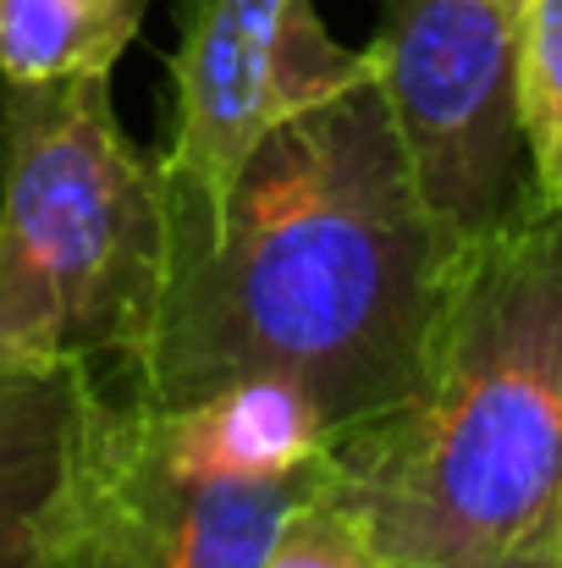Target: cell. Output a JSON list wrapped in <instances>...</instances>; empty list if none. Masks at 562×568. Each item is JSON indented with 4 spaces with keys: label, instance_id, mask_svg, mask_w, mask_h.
Here are the masks:
<instances>
[{
    "label": "cell",
    "instance_id": "6",
    "mask_svg": "<svg viewBox=\"0 0 562 568\" xmlns=\"http://www.w3.org/2000/svg\"><path fill=\"white\" fill-rule=\"evenodd\" d=\"M177 17L172 139L155 155L172 248L210 226L259 139L370 78V55L331 39L315 0H177Z\"/></svg>",
    "mask_w": 562,
    "mask_h": 568
},
{
    "label": "cell",
    "instance_id": "9",
    "mask_svg": "<svg viewBox=\"0 0 562 568\" xmlns=\"http://www.w3.org/2000/svg\"><path fill=\"white\" fill-rule=\"evenodd\" d=\"M150 0H0V83L111 78Z\"/></svg>",
    "mask_w": 562,
    "mask_h": 568
},
{
    "label": "cell",
    "instance_id": "2",
    "mask_svg": "<svg viewBox=\"0 0 562 568\" xmlns=\"http://www.w3.org/2000/svg\"><path fill=\"white\" fill-rule=\"evenodd\" d=\"M326 486L380 568H458L562 536V210L458 248L413 392L331 436Z\"/></svg>",
    "mask_w": 562,
    "mask_h": 568
},
{
    "label": "cell",
    "instance_id": "5",
    "mask_svg": "<svg viewBox=\"0 0 562 568\" xmlns=\"http://www.w3.org/2000/svg\"><path fill=\"white\" fill-rule=\"evenodd\" d=\"M365 55L419 204L452 248H469L530 193L519 11L502 0H380Z\"/></svg>",
    "mask_w": 562,
    "mask_h": 568
},
{
    "label": "cell",
    "instance_id": "8",
    "mask_svg": "<svg viewBox=\"0 0 562 568\" xmlns=\"http://www.w3.org/2000/svg\"><path fill=\"white\" fill-rule=\"evenodd\" d=\"M177 453L215 475H304L326 458L320 403L287 381H237L193 403H155Z\"/></svg>",
    "mask_w": 562,
    "mask_h": 568
},
{
    "label": "cell",
    "instance_id": "13",
    "mask_svg": "<svg viewBox=\"0 0 562 568\" xmlns=\"http://www.w3.org/2000/svg\"><path fill=\"white\" fill-rule=\"evenodd\" d=\"M502 6H513V11H519V6H524V0H502Z\"/></svg>",
    "mask_w": 562,
    "mask_h": 568
},
{
    "label": "cell",
    "instance_id": "4",
    "mask_svg": "<svg viewBox=\"0 0 562 568\" xmlns=\"http://www.w3.org/2000/svg\"><path fill=\"white\" fill-rule=\"evenodd\" d=\"M326 480V458L304 475H215L177 453L161 408L89 381L67 475L50 508L44 568H259L282 519Z\"/></svg>",
    "mask_w": 562,
    "mask_h": 568
},
{
    "label": "cell",
    "instance_id": "12",
    "mask_svg": "<svg viewBox=\"0 0 562 568\" xmlns=\"http://www.w3.org/2000/svg\"><path fill=\"white\" fill-rule=\"evenodd\" d=\"M458 568H562V536L513 547V552H497V558H474V564H458Z\"/></svg>",
    "mask_w": 562,
    "mask_h": 568
},
{
    "label": "cell",
    "instance_id": "11",
    "mask_svg": "<svg viewBox=\"0 0 562 568\" xmlns=\"http://www.w3.org/2000/svg\"><path fill=\"white\" fill-rule=\"evenodd\" d=\"M331 469V458H326ZM259 568H380L365 519L320 480L270 536V552L259 558Z\"/></svg>",
    "mask_w": 562,
    "mask_h": 568
},
{
    "label": "cell",
    "instance_id": "1",
    "mask_svg": "<svg viewBox=\"0 0 562 568\" xmlns=\"http://www.w3.org/2000/svg\"><path fill=\"white\" fill-rule=\"evenodd\" d=\"M452 260L359 78L259 139L210 226L172 248L155 332L116 381L144 403L287 381L343 436L413 392Z\"/></svg>",
    "mask_w": 562,
    "mask_h": 568
},
{
    "label": "cell",
    "instance_id": "3",
    "mask_svg": "<svg viewBox=\"0 0 562 568\" xmlns=\"http://www.w3.org/2000/svg\"><path fill=\"white\" fill-rule=\"evenodd\" d=\"M166 271L161 161L116 122L111 78L0 83V365L122 376Z\"/></svg>",
    "mask_w": 562,
    "mask_h": 568
},
{
    "label": "cell",
    "instance_id": "10",
    "mask_svg": "<svg viewBox=\"0 0 562 568\" xmlns=\"http://www.w3.org/2000/svg\"><path fill=\"white\" fill-rule=\"evenodd\" d=\"M519 128L530 199L562 210V0L519 6Z\"/></svg>",
    "mask_w": 562,
    "mask_h": 568
},
{
    "label": "cell",
    "instance_id": "7",
    "mask_svg": "<svg viewBox=\"0 0 562 568\" xmlns=\"http://www.w3.org/2000/svg\"><path fill=\"white\" fill-rule=\"evenodd\" d=\"M94 371L0 365V568H44L72 419Z\"/></svg>",
    "mask_w": 562,
    "mask_h": 568
}]
</instances>
